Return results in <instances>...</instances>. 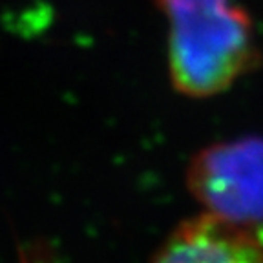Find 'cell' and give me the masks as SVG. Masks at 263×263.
Wrapping results in <instances>:
<instances>
[{
	"label": "cell",
	"mask_w": 263,
	"mask_h": 263,
	"mask_svg": "<svg viewBox=\"0 0 263 263\" xmlns=\"http://www.w3.org/2000/svg\"><path fill=\"white\" fill-rule=\"evenodd\" d=\"M170 22L168 64L177 90L209 97L229 88L252 51L249 18L229 0H161Z\"/></svg>",
	"instance_id": "1"
},
{
	"label": "cell",
	"mask_w": 263,
	"mask_h": 263,
	"mask_svg": "<svg viewBox=\"0 0 263 263\" xmlns=\"http://www.w3.org/2000/svg\"><path fill=\"white\" fill-rule=\"evenodd\" d=\"M190 186L209 214L241 227L263 221V143L247 139L205 150L190 168Z\"/></svg>",
	"instance_id": "2"
},
{
	"label": "cell",
	"mask_w": 263,
	"mask_h": 263,
	"mask_svg": "<svg viewBox=\"0 0 263 263\" xmlns=\"http://www.w3.org/2000/svg\"><path fill=\"white\" fill-rule=\"evenodd\" d=\"M152 263H263V245L247 227L205 214L183 223Z\"/></svg>",
	"instance_id": "3"
}]
</instances>
